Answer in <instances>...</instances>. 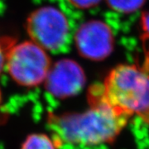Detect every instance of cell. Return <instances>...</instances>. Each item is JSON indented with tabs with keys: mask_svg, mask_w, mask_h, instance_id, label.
<instances>
[{
	"mask_svg": "<svg viewBox=\"0 0 149 149\" xmlns=\"http://www.w3.org/2000/svg\"><path fill=\"white\" fill-rule=\"evenodd\" d=\"M90 106L80 113L51 115L49 123L57 143L98 146L113 142L128 118L119 113L100 95L96 86L90 92Z\"/></svg>",
	"mask_w": 149,
	"mask_h": 149,
	"instance_id": "obj_1",
	"label": "cell"
},
{
	"mask_svg": "<svg viewBox=\"0 0 149 149\" xmlns=\"http://www.w3.org/2000/svg\"><path fill=\"white\" fill-rule=\"evenodd\" d=\"M96 88L119 113L138 116L149 123V70L143 65H118Z\"/></svg>",
	"mask_w": 149,
	"mask_h": 149,
	"instance_id": "obj_2",
	"label": "cell"
},
{
	"mask_svg": "<svg viewBox=\"0 0 149 149\" xmlns=\"http://www.w3.org/2000/svg\"><path fill=\"white\" fill-rule=\"evenodd\" d=\"M52 65L47 51L32 41L13 45L7 51V70L17 84L24 87L44 83Z\"/></svg>",
	"mask_w": 149,
	"mask_h": 149,
	"instance_id": "obj_3",
	"label": "cell"
},
{
	"mask_svg": "<svg viewBox=\"0 0 149 149\" xmlns=\"http://www.w3.org/2000/svg\"><path fill=\"white\" fill-rule=\"evenodd\" d=\"M26 28L31 41L50 52L61 50L70 35L67 17L52 6H45L33 11L27 17Z\"/></svg>",
	"mask_w": 149,
	"mask_h": 149,
	"instance_id": "obj_4",
	"label": "cell"
},
{
	"mask_svg": "<svg viewBox=\"0 0 149 149\" xmlns=\"http://www.w3.org/2000/svg\"><path fill=\"white\" fill-rule=\"evenodd\" d=\"M114 36L110 27L100 20L83 23L74 34L75 47L82 57L93 61L108 58L114 49Z\"/></svg>",
	"mask_w": 149,
	"mask_h": 149,
	"instance_id": "obj_5",
	"label": "cell"
},
{
	"mask_svg": "<svg viewBox=\"0 0 149 149\" xmlns=\"http://www.w3.org/2000/svg\"><path fill=\"white\" fill-rule=\"evenodd\" d=\"M85 82V71L80 65L73 60L62 59L52 65L44 84L51 95L65 99L79 94Z\"/></svg>",
	"mask_w": 149,
	"mask_h": 149,
	"instance_id": "obj_6",
	"label": "cell"
},
{
	"mask_svg": "<svg viewBox=\"0 0 149 149\" xmlns=\"http://www.w3.org/2000/svg\"><path fill=\"white\" fill-rule=\"evenodd\" d=\"M56 140L46 133H32L27 136L20 149H58Z\"/></svg>",
	"mask_w": 149,
	"mask_h": 149,
	"instance_id": "obj_7",
	"label": "cell"
},
{
	"mask_svg": "<svg viewBox=\"0 0 149 149\" xmlns=\"http://www.w3.org/2000/svg\"><path fill=\"white\" fill-rule=\"evenodd\" d=\"M139 37L143 53V65L149 70V11L142 13L139 21Z\"/></svg>",
	"mask_w": 149,
	"mask_h": 149,
	"instance_id": "obj_8",
	"label": "cell"
},
{
	"mask_svg": "<svg viewBox=\"0 0 149 149\" xmlns=\"http://www.w3.org/2000/svg\"><path fill=\"white\" fill-rule=\"evenodd\" d=\"M147 0H105L111 10L119 13H133L140 10Z\"/></svg>",
	"mask_w": 149,
	"mask_h": 149,
	"instance_id": "obj_9",
	"label": "cell"
},
{
	"mask_svg": "<svg viewBox=\"0 0 149 149\" xmlns=\"http://www.w3.org/2000/svg\"><path fill=\"white\" fill-rule=\"evenodd\" d=\"M68 1L77 8L89 9L100 4L102 0H68Z\"/></svg>",
	"mask_w": 149,
	"mask_h": 149,
	"instance_id": "obj_10",
	"label": "cell"
},
{
	"mask_svg": "<svg viewBox=\"0 0 149 149\" xmlns=\"http://www.w3.org/2000/svg\"><path fill=\"white\" fill-rule=\"evenodd\" d=\"M8 49L5 47L4 44L2 42V41L0 40V74L3 71V68L5 67L6 54H7Z\"/></svg>",
	"mask_w": 149,
	"mask_h": 149,
	"instance_id": "obj_11",
	"label": "cell"
},
{
	"mask_svg": "<svg viewBox=\"0 0 149 149\" xmlns=\"http://www.w3.org/2000/svg\"><path fill=\"white\" fill-rule=\"evenodd\" d=\"M2 102H3V95H2V92H1V89H0V106L2 104Z\"/></svg>",
	"mask_w": 149,
	"mask_h": 149,
	"instance_id": "obj_12",
	"label": "cell"
}]
</instances>
